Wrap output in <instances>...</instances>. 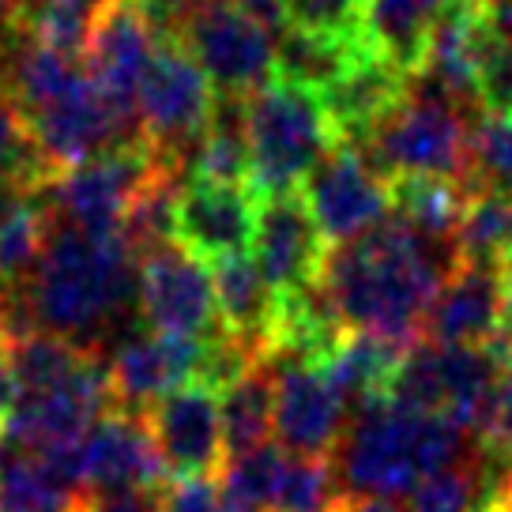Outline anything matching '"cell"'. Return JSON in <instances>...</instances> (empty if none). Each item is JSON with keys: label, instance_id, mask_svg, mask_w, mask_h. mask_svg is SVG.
I'll list each match as a JSON object with an SVG mask.
<instances>
[{"label": "cell", "instance_id": "1", "mask_svg": "<svg viewBox=\"0 0 512 512\" xmlns=\"http://www.w3.org/2000/svg\"><path fill=\"white\" fill-rule=\"evenodd\" d=\"M460 253L415 234L396 215L366 238L328 253L320 294L328 298L343 332L377 336L407 351L422 339V320Z\"/></svg>", "mask_w": 512, "mask_h": 512}, {"label": "cell", "instance_id": "2", "mask_svg": "<svg viewBox=\"0 0 512 512\" xmlns=\"http://www.w3.org/2000/svg\"><path fill=\"white\" fill-rule=\"evenodd\" d=\"M4 290V287H0ZM34 332L102 358L136 309V253L125 234H80L49 223L46 253L23 287L8 290Z\"/></svg>", "mask_w": 512, "mask_h": 512}, {"label": "cell", "instance_id": "3", "mask_svg": "<svg viewBox=\"0 0 512 512\" xmlns=\"http://www.w3.org/2000/svg\"><path fill=\"white\" fill-rule=\"evenodd\" d=\"M479 452V437L456 422L377 400L351 411V422L328 460L343 497L400 501L411 497L418 482L471 464Z\"/></svg>", "mask_w": 512, "mask_h": 512}, {"label": "cell", "instance_id": "4", "mask_svg": "<svg viewBox=\"0 0 512 512\" xmlns=\"http://www.w3.org/2000/svg\"><path fill=\"white\" fill-rule=\"evenodd\" d=\"M245 136L249 185L260 200L298 192V185H305V177L339 144L324 98L279 76L245 95Z\"/></svg>", "mask_w": 512, "mask_h": 512}, {"label": "cell", "instance_id": "5", "mask_svg": "<svg viewBox=\"0 0 512 512\" xmlns=\"http://www.w3.org/2000/svg\"><path fill=\"white\" fill-rule=\"evenodd\" d=\"M358 151V147H354ZM362 159L388 181L403 177H441L464 181L471 174V125L464 110L433 87H407L396 110L373 128Z\"/></svg>", "mask_w": 512, "mask_h": 512}, {"label": "cell", "instance_id": "6", "mask_svg": "<svg viewBox=\"0 0 512 512\" xmlns=\"http://www.w3.org/2000/svg\"><path fill=\"white\" fill-rule=\"evenodd\" d=\"M215 102L219 95L200 72V64L189 57V49L162 38L136 91L140 140L151 147L162 174H181V162L189 159L192 144L204 136Z\"/></svg>", "mask_w": 512, "mask_h": 512}, {"label": "cell", "instance_id": "7", "mask_svg": "<svg viewBox=\"0 0 512 512\" xmlns=\"http://www.w3.org/2000/svg\"><path fill=\"white\" fill-rule=\"evenodd\" d=\"M159 162L147 144L117 147L110 155L80 162L38 185V204L49 223L80 234H121L136 196L155 181Z\"/></svg>", "mask_w": 512, "mask_h": 512}, {"label": "cell", "instance_id": "8", "mask_svg": "<svg viewBox=\"0 0 512 512\" xmlns=\"http://www.w3.org/2000/svg\"><path fill=\"white\" fill-rule=\"evenodd\" d=\"M177 42L219 98H245L275 72V42L234 0H192Z\"/></svg>", "mask_w": 512, "mask_h": 512}, {"label": "cell", "instance_id": "9", "mask_svg": "<svg viewBox=\"0 0 512 512\" xmlns=\"http://www.w3.org/2000/svg\"><path fill=\"white\" fill-rule=\"evenodd\" d=\"M113 411L110 381L102 358H83L80 369L42 392H19L4 418L8 452H57L80 445L102 415Z\"/></svg>", "mask_w": 512, "mask_h": 512}, {"label": "cell", "instance_id": "10", "mask_svg": "<svg viewBox=\"0 0 512 512\" xmlns=\"http://www.w3.org/2000/svg\"><path fill=\"white\" fill-rule=\"evenodd\" d=\"M512 332V290L501 260H460L422 320L437 347H494Z\"/></svg>", "mask_w": 512, "mask_h": 512}, {"label": "cell", "instance_id": "11", "mask_svg": "<svg viewBox=\"0 0 512 512\" xmlns=\"http://www.w3.org/2000/svg\"><path fill=\"white\" fill-rule=\"evenodd\" d=\"M136 313L147 320L151 332L174 339H204L219 336V313H215V287L211 272L189 256L181 245H162L140 256L136 268Z\"/></svg>", "mask_w": 512, "mask_h": 512}, {"label": "cell", "instance_id": "12", "mask_svg": "<svg viewBox=\"0 0 512 512\" xmlns=\"http://www.w3.org/2000/svg\"><path fill=\"white\" fill-rule=\"evenodd\" d=\"M302 200L328 245L366 238L369 230L392 219V181L347 144L332 147L317 170L305 177Z\"/></svg>", "mask_w": 512, "mask_h": 512}, {"label": "cell", "instance_id": "13", "mask_svg": "<svg viewBox=\"0 0 512 512\" xmlns=\"http://www.w3.org/2000/svg\"><path fill=\"white\" fill-rule=\"evenodd\" d=\"M144 422L151 441H155L166 479H219V471L226 464L219 392H211L196 381L181 384L147 411Z\"/></svg>", "mask_w": 512, "mask_h": 512}, {"label": "cell", "instance_id": "14", "mask_svg": "<svg viewBox=\"0 0 512 512\" xmlns=\"http://www.w3.org/2000/svg\"><path fill=\"white\" fill-rule=\"evenodd\" d=\"M260 196L249 181H185L174 200V245L200 264L249 256Z\"/></svg>", "mask_w": 512, "mask_h": 512}, {"label": "cell", "instance_id": "15", "mask_svg": "<svg viewBox=\"0 0 512 512\" xmlns=\"http://www.w3.org/2000/svg\"><path fill=\"white\" fill-rule=\"evenodd\" d=\"M253 249L256 268L264 275V283L275 290V298H294L302 290L317 287L328 253H332L302 192L260 200Z\"/></svg>", "mask_w": 512, "mask_h": 512}, {"label": "cell", "instance_id": "16", "mask_svg": "<svg viewBox=\"0 0 512 512\" xmlns=\"http://www.w3.org/2000/svg\"><path fill=\"white\" fill-rule=\"evenodd\" d=\"M275 381V445L287 456L328 460L351 422V411L320 366L264 358Z\"/></svg>", "mask_w": 512, "mask_h": 512}, {"label": "cell", "instance_id": "17", "mask_svg": "<svg viewBox=\"0 0 512 512\" xmlns=\"http://www.w3.org/2000/svg\"><path fill=\"white\" fill-rule=\"evenodd\" d=\"M204 343L159 336V332H132L125 343H117L106 362L113 411L144 418L174 388L192 384L200 377Z\"/></svg>", "mask_w": 512, "mask_h": 512}, {"label": "cell", "instance_id": "18", "mask_svg": "<svg viewBox=\"0 0 512 512\" xmlns=\"http://www.w3.org/2000/svg\"><path fill=\"white\" fill-rule=\"evenodd\" d=\"M76 475L83 494L125 490V486H166V471L147 433V422L125 411H110L76 445Z\"/></svg>", "mask_w": 512, "mask_h": 512}, {"label": "cell", "instance_id": "19", "mask_svg": "<svg viewBox=\"0 0 512 512\" xmlns=\"http://www.w3.org/2000/svg\"><path fill=\"white\" fill-rule=\"evenodd\" d=\"M159 38L132 0L113 4L83 49V72L102 95L128 117H136V91L144 83Z\"/></svg>", "mask_w": 512, "mask_h": 512}, {"label": "cell", "instance_id": "20", "mask_svg": "<svg viewBox=\"0 0 512 512\" xmlns=\"http://www.w3.org/2000/svg\"><path fill=\"white\" fill-rule=\"evenodd\" d=\"M407 76L400 68L377 57L373 49H362L358 61L347 68V76L324 91V106L336 125L339 144L362 147L373 136V128L381 125L388 113L407 98Z\"/></svg>", "mask_w": 512, "mask_h": 512}, {"label": "cell", "instance_id": "21", "mask_svg": "<svg viewBox=\"0 0 512 512\" xmlns=\"http://www.w3.org/2000/svg\"><path fill=\"white\" fill-rule=\"evenodd\" d=\"M211 287H215V313L223 336L256 351L260 358L272 347L275 320H279V298L264 283L253 256H230L211 264Z\"/></svg>", "mask_w": 512, "mask_h": 512}, {"label": "cell", "instance_id": "22", "mask_svg": "<svg viewBox=\"0 0 512 512\" xmlns=\"http://www.w3.org/2000/svg\"><path fill=\"white\" fill-rule=\"evenodd\" d=\"M452 0H366V46L415 80Z\"/></svg>", "mask_w": 512, "mask_h": 512}, {"label": "cell", "instance_id": "23", "mask_svg": "<svg viewBox=\"0 0 512 512\" xmlns=\"http://www.w3.org/2000/svg\"><path fill=\"white\" fill-rule=\"evenodd\" d=\"M400 354V347H392L377 336L347 332L339 339L336 351L320 362V373L343 396L347 411H358L366 403L388 400V384L400 366Z\"/></svg>", "mask_w": 512, "mask_h": 512}, {"label": "cell", "instance_id": "24", "mask_svg": "<svg viewBox=\"0 0 512 512\" xmlns=\"http://www.w3.org/2000/svg\"><path fill=\"white\" fill-rule=\"evenodd\" d=\"M219 418H223L226 460L249 456L256 448L275 441V381L264 358L249 373L219 392Z\"/></svg>", "mask_w": 512, "mask_h": 512}, {"label": "cell", "instance_id": "25", "mask_svg": "<svg viewBox=\"0 0 512 512\" xmlns=\"http://www.w3.org/2000/svg\"><path fill=\"white\" fill-rule=\"evenodd\" d=\"M467 196H471V189L464 181L403 177V181H392V215L426 241L456 249V230L464 219Z\"/></svg>", "mask_w": 512, "mask_h": 512}, {"label": "cell", "instance_id": "26", "mask_svg": "<svg viewBox=\"0 0 512 512\" xmlns=\"http://www.w3.org/2000/svg\"><path fill=\"white\" fill-rule=\"evenodd\" d=\"M509 464L494 460L486 448L464 467L441 471L433 479L418 482L403 512H490L497 479Z\"/></svg>", "mask_w": 512, "mask_h": 512}, {"label": "cell", "instance_id": "27", "mask_svg": "<svg viewBox=\"0 0 512 512\" xmlns=\"http://www.w3.org/2000/svg\"><path fill=\"white\" fill-rule=\"evenodd\" d=\"M362 49L369 46H343V42H328V38H313V34L283 31V42L275 46L272 76L324 95L328 87H336L347 76V68L358 61Z\"/></svg>", "mask_w": 512, "mask_h": 512}, {"label": "cell", "instance_id": "28", "mask_svg": "<svg viewBox=\"0 0 512 512\" xmlns=\"http://www.w3.org/2000/svg\"><path fill=\"white\" fill-rule=\"evenodd\" d=\"M121 0H27V34L46 49L80 61L87 38Z\"/></svg>", "mask_w": 512, "mask_h": 512}, {"label": "cell", "instance_id": "29", "mask_svg": "<svg viewBox=\"0 0 512 512\" xmlns=\"http://www.w3.org/2000/svg\"><path fill=\"white\" fill-rule=\"evenodd\" d=\"M512 249V200L501 192H471L456 230L460 260H505Z\"/></svg>", "mask_w": 512, "mask_h": 512}, {"label": "cell", "instance_id": "30", "mask_svg": "<svg viewBox=\"0 0 512 512\" xmlns=\"http://www.w3.org/2000/svg\"><path fill=\"white\" fill-rule=\"evenodd\" d=\"M283 467H287V452L275 445V441L249 452V456L226 460L223 471H219V494H223L226 501L245 505V509L272 512L275 490H279V479H283Z\"/></svg>", "mask_w": 512, "mask_h": 512}, {"label": "cell", "instance_id": "31", "mask_svg": "<svg viewBox=\"0 0 512 512\" xmlns=\"http://www.w3.org/2000/svg\"><path fill=\"white\" fill-rule=\"evenodd\" d=\"M287 31L366 46V0H279Z\"/></svg>", "mask_w": 512, "mask_h": 512}, {"label": "cell", "instance_id": "32", "mask_svg": "<svg viewBox=\"0 0 512 512\" xmlns=\"http://www.w3.org/2000/svg\"><path fill=\"white\" fill-rule=\"evenodd\" d=\"M49 241V215L38 204V192L27 208L0 226V287H23L34 275Z\"/></svg>", "mask_w": 512, "mask_h": 512}, {"label": "cell", "instance_id": "33", "mask_svg": "<svg viewBox=\"0 0 512 512\" xmlns=\"http://www.w3.org/2000/svg\"><path fill=\"white\" fill-rule=\"evenodd\" d=\"M471 192H501L512 200V113L505 117H482L471 125Z\"/></svg>", "mask_w": 512, "mask_h": 512}, {"label": "cell", "instance_id": "34", "mask_svg": "<svg viewBox=\"0 0 512 512\" xmlns=\"http://www.w3.org/2000/svg\"><path fill=\"white\" fill-rule=\"evenodd\" d=\"M339 501H343V494H339L332 460L287 456L272 512H336Z\"/></svg>", "mask_w": 512, "mask_h": 512}, {"label": "cell", "instance_id": "35", "mask_svg": "<svg viewBox=\"0 0 512 512\" xmlns=\"http://www.w3.org/2000/svg\"><path fill=\"white\" fill-rule=\"evenodd\" d=\"M475 106L486 117L512 113V42L486 27L475 57Z\"/></svg>", "mask_w": 512, "mask_h": 512}, {"label": "cell", "instance_id": "36", "mask_svg": "<svg viewBox=\"0 0 512 512\" xmlns=\"http://www.w3.org/2000/svg\"><path fill=\"white\" fill-rule=\"evenodd\" d=\"M0 177H19L27 185H42L46 177H53V170L34 151L31 132L12 106V98L4 95V87H0Z\"/></svg>", "mask_w": 512, "mask_h": 512}, {"label": "cell", "instance_id": "37", "mask_svg": "<svg viewBox=\"0 0 512 512\" xmlns=\"http://www.w3.org/2000/svg\"><path fill=\"white\" fill-rule=\"evenodd\" d=\"M479 445L501 460V464H512V369L501 377L494 392V403H490V415H486V430H482Z\"/></svg>", "mask_w": 512, "mask_h": 512}, {"label": "cell", "instance_id": "38", "mask_svg": "<svg viewBox=\"0 0 512 512\" xmlns=\"http://www.w3.org/2000/svg\"><path fill=\"white\" fill-rule=\"evenodd\" d=\"M166 486H170V482H166ZM166 486H125V490L83 494L80 512H162Z\"/></svg>", "mask_w": 512, "mask_h": 512}, {"label": "cell", "instance_id": "39", "mask_svg": "<svg viewBox=\"0 0 512 512\" xmlns=\"http://www.w3.org/2000/svg\"><path fill=\"white\" fill-rule=\"evenodd\" d=\"M162 512H219V486L211 479L170 482L162 497Z\"/></svg>", "mask_w": 512, "mask_h": 512}, {"label": "cell", "instance_id": "40", "mask_svg": "<svg viewBox=\"0 0 512 512\" xmlns=\"http://www.w3.org/2000/svg\"><path fill=\"white\" fill-rule=\"evenodd\" d=\"M336 512H403L400 501H381V497H343Z\"/></svg>", "mask_w": 512, "mask_h": 512}, {"label": "cell", "instance_id": "41", "mask_svg": "<svg viewBox=\"0 0 512 512\" xmlns=\"http://www.w3.org/2000/svg\"><path fill=\"white\" fill-rule=\"evenodd\" d=\"M490 512H512V464L501 471L494 490V501H490Z\"/></svg>", "mask_w": 512, "mask_h": 512}, {"label": "cell", "instance_id": "42", "mask_svg": "<svg viewBox=\"0 0 512 512\" xmlns=\"http://www.w3.org/2000/svg\"><path fill=\"white\" fill-rule=\"evenodd\" d=\"M12 400H16V384H12V373H8V362L0 358V426L12 411Z\"/></svg>", "mask_w": 512, "mask_h": 512}, {"label": "cell", "instance_id": "43", "mask_svg": "<svg viewBox=\"0 0 512 512\" xmlns=\"http://www.w3.org/2000/svg\"><path fill=\"white\" fill-rule=\"evenodd\" d=\"M8 351V313H4V290H0V358Z\"/></svg>", "mask_w": 512, "mask_h": 512}, {"label": "cell", "instance_id": "44", "mask_svg": "<svg viewBox=\"0 0 512 512\" xmlns=\"http://www.w3.org/2000/svg\"><path fill=\"white\" fill-rule=\"evenodd\" d=\"M219 512H256V509H245V505H238V501H226V497L219 494Z\"/></svg>", "mask_w": 512, "mask_h": 512}, {"label": "cell", "instance_id": "45", "mask_svg": "<svg viewBox=\"0 0 512 512\" xmlns=\"http://www.w3.org/2000/svg\"><path fill=\"white\" fill-rule=\"evenodd\" d=\"M501 264H505V272H509V279H512V249L505 253V260H501Z\"/></svg>", "mask_w": 512, "mask_h": 512}]
</instances>
